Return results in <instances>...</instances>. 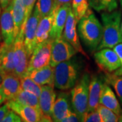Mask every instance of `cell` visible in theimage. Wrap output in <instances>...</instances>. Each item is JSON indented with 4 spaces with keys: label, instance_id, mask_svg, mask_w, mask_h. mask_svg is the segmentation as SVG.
Instances as JSON below:
<instances>
[{
    "label": "cell",
    "instance_id": "cell-1",
    "mask_svg": "<svg viewBox=\"0 0 122 122\" xmlns=\"http://www.w3.org/2000/svg\"><path fill=\"white\" fill-rule=\"evenodd\" d=\"M83 67L82 58L75 56L58 64L54 67V87L63 91L73 88L81 76Z\"/></svg>",
    "mask_w": 122,
    "mask_h": 122
},
{
    "label": "cell",
    "instance_id": "cell-2",
    "mask_svg": "<svg viewBox=\"0 0 122 122\" xmlns=\"http://www.w3.org/2000/svg\"><path fill=\"white\" fill-rule=\"evenodd\" d=\"M78 35L86 48L90 52L97 50L102 37V25L90 9L77 22Z\"/></svg>",
    "mask_w": 122,
    "mask_h": 122
},
{
    "label": "cell",
    "instance_id": "cell-3",
    "mask_svg": "<svg viewBox=\"0 0 122 122\" xmlns=\"http://www.w3.org/2000/svg\"><path fill=\"white\" fill-rule=\"evenodd\" d=\"M122 12L117 9L101 14L102 37L97 50L103 48H113L116 45L122 43Z\"/></svg>",
    "mask_w": 122,
    "mask_h": 122
},
{
    "label": "cell",
    "instance_id": "cell-4",
    "mask_svg": "<svg viewBox=\"0 0 122 122\" xmlns=\"http://www.w3.org/2000/svg\"><path fill=\"white\" fill-rule=\"evenodd\" d=\"M90 81V74L87 72L83 73L71 91L72 109L77 114L81 122H84L87 111Z\"/></svg>",
    "mask_w": 122,
    "mask_h": 122
},
{
    "label": "cell",
    "instance_id": "cell-5",
    "mask_svg": "<svg viewBox=\"0 0 122 122\" xmlns=\"http://www.w3.org/2000/svg\"><path fill=\"white\" fill-rule=\"evenodd\" d=\"M29 57L24 43V31L20 30L14 42V73L22 78L26 76Z\"/></svg>",
    "mask_w": 122,
    "mask_h": 122
},
{
    "label": "cell",
    "instance_id": "cell-6",
    "mask_svg": "<svg viewBox=\"0 0 122 122\" xmlns=\"http://www.w3.org/2000/svg\"><path fill=\"white\" fill-rule=\"evenodd\" d=\"M53 41L49 37L34 49L29 58L26 74L33 70L39 69L50 65Z\"/></svg>",
    "mask_w": 122,
    "mask_h": 122
},
{
    "label": "cell",
    "instance_id": "cell-7",
    "mask_svg": "<svg viewBox=\"0 0 122 122\" xmlns=\"http://www.w3.org/2000/svg\"><path fill=\"white\" fill-rule=\"evenodd\" d=\"M77 53L74 47L61 36L53 41L50 65L54 68L62 62L71 59Z\"/></svg>",
    "mask_w": 122,
    "mask_h": 122
},
{
    "label": "cell",
    "instance_id": "cell-8",
    "mask_svg": "<svg viewBox=\"0 0 122 122\" xmlns=\"http://www.w3.org/2000/svg\"><path fill=\"white\" fill-rule=\"evenodd\" d=\"M97 66L105 73H113L120 66V61L117 53L112 48H103L94 54Z\"/></svg>",
    "mask_w": 122,
    "mask_h": 122
},
{
    "label": "cell",
    "instance_id": "cell-9",
    "mask_svg": "<svg viewBox=\"0 0 122 122\" xmlns=\"http://www.w3.org/2000/svg\"><path fill=\"white\" fill-rule=\"evenodd\" d=\"M56 98V95L54 87L48 85L41 86V92L39 96V107L42 113L40 122H53L52 113Z\"/></svg>",
    "mask_w": 122,
    "mask_h": 122
},
{
    "label": "cell",
    "instance_id": "cell-10",
    "mask_svg": "<svg viewBox=\"0 0 122 122\" xmlns=\"http://www.w3.org/2000/svg\"><path fill=\"white\" fill-rule=\"evenodd\" d=\"M0 32L5 44L8 45L14 44L16 36L12 2L6 8L3 10L0 16Z\"/></svg>",
    "mask_w": 122,
    "mask_h": 122
},
{
    "label": "cell",
    "instance_id": "cell-11",
    "mask_svg": "<svg viewBox=\"0 0 122 122\" xmlns=\"http://www.w3.org/2000/svg\"><path fill=\"white\" fill-rule=\"evenodd\" d=\"M77 20L71 8L68 14L65 26L63 30V34L62 35V36L63 37L64 39H66L74 47L75 49L77 51V52L80 53L83 56L87 58L88 56L86 52L83 50L81 45V42L79 41V37L77 32Z\"/></svg>",
    "mask_w": 122,
    "mask_h": 122
},
{
    "label": "cell",
    "instance_id": "cell-12",
    "mask_svg": "<svg viewBox=\"0 0 122 122\" xmlns=\"http://www.w3.org/2000/svg\"><path fill=\"white\" fill-rule=\"evenodd\" d=\"M73 111L69 92H61L56 98L52 113V119L55 122H62L63 119Z\"/></svg>",
    "mask_w": 122,
    "mask_h": 122
},
{
    "label": "cell",
    "instance_id": "cell-13",
    "mask_svg": "<svg viewBox=\"0 0 122 122\" xmlns=\"http://www.w3.org/2000/svg\"><path fill=\"white\" fill-rule=\"evenodd\" d=\"M41 19V18L39 12L34 8L33 12L25 25L24 31V43L29 58L33 52V43L36 35V30Z\"/></svg>",
    "mask_w": 122,
    "mask_h": 122
},
{
    "label": "cell",
    "instance_id": "cell-14",
    "mask_svg": "<svg viewBox=\"0 0 122 122\" xmlns=\"http://www.w3.org/2000/svg\"><path fill=\"white\" fill-rule=\"evenodd\" d=\"M105 82L103 75L94 74L90 75L87 113L96 111L98 105L100 104V94Z\"/></svg>",
    "mask_w": 122,
    "mask_h": 122
},
{
    "label": "cell",
    "instance_id": "cell-15",
    "mask_svg": "<svg viewBox=\"0 0 122 122\" xmlns=\"http://www.w3.org/2000/svg\"><path fill=\"white\" fill-rule=\"evenodd\" d=\"M6 103L10 109L13 110L20 117L22 122H37L41 121L42 113L35 108L22 105L14 100L6 101Z\"/></svg>",
    "mask_w": 122,
    "mask_h": 122
},
{
    "label": "cell",
    "instance_id": "cell-16",
    "mask_svg": "<svg viewBox=\"0 0 122 122\" xmlns=\"http://www.w3.org/2000/svg\"><path fill=\"white\" fill-rule=\"evenodd\" d=\"M20 90V78L15 73L5 75L0 86V94L5 99V102L14 99Z\"/></svg>",
    "mask_w": 122,
    "mask_h": 122
},
{
    "label": "cell",
    "instance_id": "cell-17",
    "mask_svg": "<svg viewBox=\"0 0 122 122\" xmlns=\"http://www.w3.org/2000/svg\"><path fill=\"white\" fill-rule=\"evenodd\" d=\"M71 10V5H64L55 12V15L50 33V38L56 39L62 35L68 14Z\"/></svg>",
    "mask_w": 122,
    "mask_h": 122
},
{
    "label": "cell",
    "instance_id": "cell-18",
    "mask_svg": "<svg viewBox=\"0 0 122 122\" xmlns=\"http://www.w3.org/2000/svg\"><path fill=\"white\" fill-rule=\"evenodd\" d=\"M54 15L55 12L52 10V12L48 16L42 18L40 20L36 30V35L33 43V50L38 45L43 43L49 38Z\"/></svg>",
    "mask_w": 122,
    "mask_h": 122
},
{
    "label": "cell",
    "instance_id": "cell-19",
    "mask_svg": "<svg viewBox=\"0 0 122 122\" xmlns=\"http://www.w3.org/2000/svg\"><path fill=\"white\" fill-rule=\"evenodd\" d=\"M99 103L113 111L119 117L122 114V109L121 108L119 102L113 90L109 86V84L106 82H105L103 85V87L100 94Z\"/></svg>",
    "mask_w": 122,
    "mask_h": 122
},
{
    "label": "cell",
    "instance_id": "cell-20",
    "mask_svg": "<svg viewBox=\"0 0 122 122\" xmlns=\"http://www.w3.org/2000/svg\"><path fill=\"white\" fill-rule=\"evenodd\" d=\"M26 75L40 86L48 85L54 87V68L48 65L39 69H35L28 73Z\"/></svg>",
    "mask_w": 122,
    "mask_h": 122
},
{
    "label": "cell",
    "instance_id": "cell-21",
    "mask_svg": "<svg viewBox=\"0 0 122 122\" xmlns=\"http://www.w3.org/2000/svg\"><path fill=\"white\" fill-rule=\"evenodd\" d=\"M0 66L6 74L14 73V44H0Z\"/></svg>",
    "mask_w": 122,
    "mask_h": 122
},
{
    "label": "cell",
    "instance_id": "cell-22",
    "mask_svg": "<svg viewBox=\"0 0 122 122\" xmlns=\"http://www.w3.org/2000/svg\"><path fill=\"white\" fill-rule=\"evenodd\" d=\"M12 15L15 25V36L17 37L25 19V8L23 0H12Z\"/></svg>",
    "mask_w": 122,
    "mask_h": 122
},
{
    "label": "cell",
    "instance_id": "cell-23",
    "mask_svg": "<svg viewBox=\"0 0 122 122\" xmlns=\"http://www.w3.org/2000/svg\"><path fill=\"white\" fill-rule=\"evenodd\" d=\"M12 100H16L22 105L33 107L37 110L41 111L40 107H39V97H37L36 95L30 92L20 90V91L18 92L17 96Z\"/></svg>",
    "mask_w": 122,
    "mask_h": 122
},
{
    "label": "cell",
    "instance_id": "cell-24",
    "mask_svg": "<svg viewBox=\"0 0 122 122\" xmlns=\"http://www.w3.org/2000/svg\"><path fill=\"white\" fill-rule=\"evenodd\" d=\"M90 7L97 12H111L117 8V0H88Z\"/></svg>",
    "mask_w": 122,
    "mask_h": 122
},
{
    "label": "cell",
    "instance_id": "cell-25",
    "mask_svg": "<svg viewBox=\"0 0 122 122\" xmlns=\"http://www.w3.org/2000/svg\"><path fill=\"white\" fill-rule=\"evenodd\" d=\"M105 82L113 87L119 100L122 103V75H117L113 73H105Z\"/></svg>",
    "mask_w": 122,
    "mask_h": 122
},
{
    "label": "cell",
    "instance_id": "cell-26",
    "mask_svg": "<svg viewBox=\"0 0 122 122\" xmlns=\"http://www.w3.org/2000/svg\"><path fill=\"white\" fill-rule=\"evenodd\" d=\"M88 0H72L71 8L77 22L89 10Z\"/></svg>",
    "mask_w": 122,
    "mask_h": 122
},
{
    "label": "cell",
    "instance_id": "cell-27",
    "mask_svg": "<svg viewBox=\"0 0 122 122\" xmlns=\"http://www.w3.org/2000/svg\"><path fill=\"white\" fill-rule=\"evenodd\" d=\"M20 85L21 90H22L30 92L36 95L37 97L40 96L41 92V86L35 83L28 75L20 78Z\"/></svg>",
    "mask_w": 122,
    "mask_h": 122
},
{
    "label": "cell",
    "instance_id": "cell-28",
    "mask_svg": "<svg viewBox=\"0 0 122 122\" xmlns=\"http://www.w3.org/2000/svg\"><path fill=\"white\" fill-rule=\"evenodd\" d=\"M54 0H37L35 8L39 12L41 18L48 16L52 12Z\"/></svg>",
    "mask_w": 122,
    "mask_h": 122
},
{
    "label": "cell",
    "instance_id": "cell-29",
    "mask_svg": "<svg viewBox=\"0 0 122 122\" xmlns=\"http://www.w3.org/2000/svg\"><path fill=\"white\" fill-rule=\"evenodd\" d=\"M96 111L100 115L102 122H119V116L117 115L104 105L99 104L96 108Z\"/></svg>",
    "mask_w": 122,
    "mask_h": 122
},
{
    "label": "cell",
    "instance_id": "cell-30",
    "mask_svg": "<svg viewBox=\"0 0 122 122\" xmlns=\"http://www.w3.org/2000/svg\"><path fill=\"white\" fill-rule=\"evenodd\" d=\"M36 1L37 0H23L25 8V14L24 22L22 23V25L20 30L25 31V27L26 21L28 20L29 18L30 17V16L33 12V10L34 7H35Z\"/></svg>",
    "mask_w": 122,
    "mask_h": 122
},
{
    "label": "cell",
    "instance_id": "cell-31",
    "mask_svg": "<svg viewBox=\"0 0 122 122\" xmlns=\"http://www.w3.org/2000/svg\"><path fill=\"white\" fill-rule=\"evenodd\" d=\"M3 122H22V119L16 113H15L13 110L10 109L8 113L6 115V116L4 118Z\"/></svg>",
    "mask_w": 122,
    "mask_h": 122
},
{
    "label": "cell",
    "instance_id": "cell-32",
    "mask_svg": "<svg viewBox=\"0 0 122 122\" xmlns=\"http://www.w3.org/2000/svg\"><path fill=\"white\" fill-rule=\"evenodd\" d=\"M84 122H102L101 118L97 111L88 112L86 115Z\"/></svg>",
    "mask_w": 122,
    "mask_h": 122
},
{
    "label": "cell",
    "instance_id": "cell-33",
    "mask_svg": "<svg viewBox=\"0 0 122 122\" xmlns=\"http://www.w3.org/2000/svg\"><path fill=\"white\" fill-rule=\"evenodd\" d=\"M113 50L115 51V52L117 53L120 61V63H121L120 67L117 70H116L115 72H113V73L117 75H122V43L116 45L113 48Z\"/></svg>",
    "mask_w": 122,
    "mask_h": 122
},
{
    "label": "cell",
    "instance_id": "cell-34",
    "mask_svg": "<svg viewBox=\"0 0 122 122\" xmlns=\"http://www.w3.org/2000/svg\"><path fill=\"white\" fill-rule=\"evenodd\" d=\"M81 122V119L79 118L77 114L73 111L69 115L68 117H66L65 119H63L62 122Z\"/></svg>",
    "mask_w": 122,
    "mask_h": 122
},
{
    "label": "cell",
    "instance_id": "cell-35",
    "mask_svg": "<svg viewBox=\"0 0 122 122\" xmlns=\"http://www.w3.org/2000/svg\"><path fill=\"white\" fill-rule=\"evenodd\" d=\"M72 0H54L53 10L56 12L58 9L64 5H71Z\"/></svg>",
    "mask_w": 122,
    "mask_h": 122
},
{
    "label": "cell",
    "instance_id": "cell-36",
    "mask_svg": "<svg viewBox=\"0 0 122 122\" xmlns=\"http://www.w3.org/2000/svg\"><path fill=\"white\" fill-rule=\"evenodd\" d=\"M10 110V108L9 107L7 103L0 107V122L3 121L4 118L8 113Z\"/></svg>",
    "mask_w": 122,
    "mask_h": 122
},
{
    "label": "cell",
    "instance_id": "cell-37",
    "mask_svg": "<svg viewBox=\"0 0 122 122\" xmlns=\"http://www.w3.org/2000/svg\"><path fill=\"white\" fill-rule=\"evenodd\" d=\"M12 1V0H0V5L1 10H4L6 8L11 4Z\"/></svg>",
    "mask_w": 122,
    "mask_h": 122
},
{
    "label": "cell",
    "instance_id": "cell-38",
    "mask_svg": "<svg viewBox=\"0 0 122 122\" xmlns=\"http://www.w3.org/2000/svg\"><path fill=\"white\" fill-rule=\"evenodd\" d=\"M5 75H6V73H5L4 71L0 67V86H1V84L2 83L4 79Z\"/></svg>",
    "mask_w": 122,
    "mask_h": 122
},
{
    "label": "cell",
    "instance_id": "cell-39",
    "mask_svg": "<svg viewBox=\"0 0 122 122\" xmlns=\"http://www.w3.org/2000/svg\"><path fill=\"white\" fill-rule=\"evenodd\" d=\"M4 102H5V99L2 96L1 94H0V105H1L2 103H4Z\"/></svg>",
    "mask_w": 122,
    "mask_h": 122
},
{
    "label": "cell",
    "instance_id": "cell-40",
    "mask_svg": "<svg viewBox=\"0 0 122 122\" xmlns=\"http://www.w3.org/2000/svg\"><path fill=\"white\" fill-rule=\"evenodd\" d=\"M119 122H122V114L120 115V116L119 117Z\"/></svg>",
    "mask_w": 122,
    "mask_h": 122
},
{
    "label": "cell",
    "instance_id": "cell-41",
    "mask_svg": "<svg viewBox=\"0 0 122 122\" xmlns=\"http://www.w3.org/2000/svg\"><path fill=\"white\" fill-rule=\"evenodd\" d=\"M119 3H120V5H121V7L122 8V0H119Z\"/></svg>",
    "mask_w": 122,
    "mask_h": 122
},
{
    "label": "cell",
    "instance_id": "cell-42",
    "mask_svg": "<svg viewBox=\"0 0 122 122\" xmlns=\"http://www.w3.org/2000/svg\"><path fill=\"white\" fill-rule=\"evenodd\" d=\"M121 30H122V22H121Z\"/></svg>",
    "mask_w": 122,
    "mask_h": 122
},
{
    "label": "cell",
    "instance_id": "cell-43",
    "mask_svg": "<svg viewBox=\"0 0 122 122\" xmlns=\"http://www.w3.org/2000/svg\"><path fill=\"white\" fill-rule=\"evenodd\" d=\"M1 5H0V14H1Z\"/></svg>",
    "mask_w": 122,
    "mask_h": 122
},
{
    "label": "cell",
    "instance_id": "cell-44",
    "mask_svg": "<svg viewBox=\"0 0 122 122\" xmlns=\"http://www.w3.org/2000/svg\"><path fill=\"white\" fill-rule=\"evenodd\" d=\"M1 32H0V41H1Z\"/></svg>",
    "mask_w": 122,
    "mask_h": 122
},
{
    "label": "cell",
    "instance_id": "cell-45",
    "mask_svg": "<svg viewBox=\"0 0 122 122\" xmlns=\"http://www.w3.org/2000/svg\"><path fill=\"white\" fill-rule=\"evenodd\" d=\"M0 67H1V66H0Z\"/></svg>",
    "mask_w": 122,
    "mask_h": 122
}]
</instances>
